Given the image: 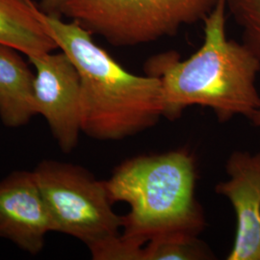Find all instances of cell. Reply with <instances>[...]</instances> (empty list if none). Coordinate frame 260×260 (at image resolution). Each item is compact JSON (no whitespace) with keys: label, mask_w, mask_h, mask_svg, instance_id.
I'll return each mask as SVG.
<instances>
[{"label":"cell","mask_w":260,"mask_h":260,"mask_svg":"<svg viewBox=\"0 0 260 260\" xmlns=\"http://www.w3.org/2000/svg\"><path fill=\"white\" fill-rule=\"evenodd\" d=\"M225 10L226 0H218L204 20V44L193 55L181 60L169 51L146 63V74L162 84L163 118L169 121L193 105L211 109L220 122L236 116L250 120L259 109L260 60L243 43L228 39Z\"/></svg>","instance_id":"obj_1"},{"label":"cell","mask_w":260,"mask_h":260,"mask_svg":"<svg viewBox=\"0 0 260 260\" xmlns=\"http://www.w3.org/2000/svg\"><path fill=\"white\" fill-rule=\"evenodd\" d=\"M47 29L80 78L81 131L98 141H121L150 129L163 118L159 78L133 75L77 22L43 12Z\"/></svg>","instance_id":"obj_2"},{"label":"cell","mask_w":260,"mask_h":260,"mask_svg":"<svg viewBox=\"0 0 260 260\" xmlns=\"http://www.w3.org/2000/svg\"><path fill=\"white\" fill-rule=\"evenodd\" d=\"M198 170L188 149L141 154L121 162L105 180L112 204L125 203L121 236L143 248L169 235L199 236L205 211L196 197Z\"/></svg>","instance_id":"obj_3"},{"label":"cell","mask_w":260,"mask_h":260,"mask_svg":"<svg viewBox=\"0 0 260 260\" xmlns=\"http://www.w3.org/2000/svg\"><path fill=\"white\" fill-rule=\"evenodd\" d=\"M217 1L67 0L64 16L114 47H135L205 20Z\"/></svg>","instance_id":"obj_4"},{"label":"cell","mask_w":260,"mask_h":260,"mask_svg":"<svg viewBox=\"0 0 260 260\" xmlns=\"http://www.w3.org/2000/svg\"><path fill=\"white\" fill-rule=\"evenodd\" d=\"M53 232L83 242L89 251L121 233L105 180L79 165L44 160L34 170Z\"/></svg>","instance_id":"obj_5"},{"label":"cell","mask_w":260,"mask_h":260,"mask_svg":"<svg viewBox=\"0 0 260 260\" xmlns=\"http://www.w3.org/2000/svg\"><path fill=\"white\" fill-rule=\"evenodd\" d=\"M35 69L33 96L36 113L47 121L62 151L76 148L81 131L80 78L71 58L61 50L28 57Z\"/></svg>","instance_id":"obj_6"},{"label":"cell","mask_w":260,"mask_h":260,"mask_svg":"<svg viewBox=\"0 0 260 260\" xmlns=\"http://www.w3.org/2000/svg\"><path fill=\"white\" fill-rule=\"evenodd\" d=\"M229 178L215 186L236 217V233L228 260H260V152L234 150L225 163Z\"/></svg>","instance_id":"obj_7"},{"label":"cell","mask_w":260,"mask_h":260,"mask_svg":"<svg viewBox=\"0 0 260 260\" xmlns=\"http://www.w3.org/2000/svg\"><path fill=\"white\" fill-rule=\"evenodd\" d=\"M53 224L34 171H16L0 180V237L36 255Z\"/></svg>","instance_id":"obj_8"},{"label":"cell","mask_w":260,"mask_h":260,"mask_svg":"<svg viewBox=\"0 0 260 260\" xmlns=\"http://www.w3.org/2000/svg\"><path fill=\"white\" fill-rule=\"evenodd\" d=\"M19 50L0 43V120L10 128L27 124L37 115L34 77Z\"/></svg>","instance_id":"obj_9"},{"label":"cell","mask_w":260,"mask_h":260,"mask_svg":"<svg viewBox=\"0 0 260 260\" xmlns=\"http://www.w3.org/2000/svg\"><path fill=\"white\" fill-rule=\"evenodd\" d=\"M0 43L27 57L58 48L46 25L43 11L32 0H0Z\"/></svg>","instance_id":"obj_10"},{"label":"cell","mask_w":260,"mask_h":260,"mask_svg":"<svg viewBox=\"0 0 260 260\" xmlns=\"http://www.w3.org/2000/svg\"><path fill=\"white\" fill-rule=\"evenodd\" d=\"M213 256L198 236L177 234L148 242L143 248L142 260H205Z\"/></svg>","instance_id":"obj_11"},{"label":"cell","mask_w":260,"mask_h":260,"mask_svg":"<svg viewBox=\"0 0 260 260\" xmlns=\"http://www.w3.org/2000/svg\"><path fill=\"white\" fill-rule=\"evenodd\" d=\"M226 9L242 28L243 44L260 60V0H226Z\"/></svg>","instance_id":"obj_12"},{"label":"cell","mask_w":260,"mask_h":260,"mask_svg":"<svg viewBox=\"0 0 260 260\" xmlns=\"http://www.w3.org/2000/svg\"><path fill=\"white\" fill-rule=\"evenodd\" d=\"M66 2L67 0H41V10L47 16L62 18Z\"/></svg>","instance_id":"obj_13"},{"label":"cell","mask_w":260,"mask_h":260,"mask_svg":"<svg viewBox=\"0 0 260 260\" xmlns=\"http://www.w3.org/2000/svg\"><path fill=\"white\" fill-rule=\"evenodd\" d=\"M250 121H251V123H252L254 126L260 128V108L254 112V114L251 116Z\"/></svg>","instance_id":"obj_14"}]
</instances>
